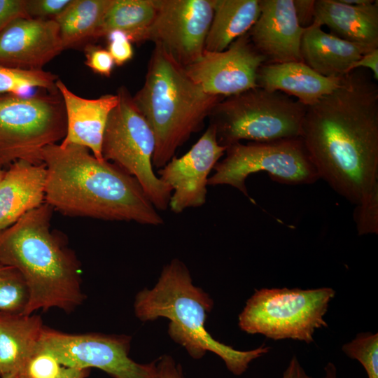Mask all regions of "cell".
<instances>
[{"label": "cell", "mask_w": 378, "mask_h": 378, "mask_svg": "<svg viewBox=\"0 0 378 378\" xmlns=\"http://www.w3.org/2000/svg\"><path fill=\"white\" fill-rule=\"evenodd\" d=\"M90 372V369H80L62 366L58 378H86Z\"/></svg>", "instance_id": "cell-39"}, {"label": "cell", "mask_w": 378, "mask_h": 378, "mask_svg": "<svg viewBox=\"0 0 378 378\" xmlns=\"http://www.w3.org/2000/svg\"><path fill=\"white\" fill-rule=\"evenodd\" d=\"M66 132L64 104L58 90L0 95V167L18 160L43 164L42 150L62 141Z\"/></svg>", "instance_id": "cell-7"}, {"label": "cell", "mask_w": 378, "mask_h": 378, "mask_svg": "<svg viewBox=\"0 0 378 378\" xmlns=\"http://www.w3.org/2000/svg\"><path fill=\"white\" fill-rule=\"evenodd\" d=\"M64 50L54 20L16 19L0 33V65L41 71Z\"/></svg>", "instance_id": "cell-15"}, {"label": "cell", "mask_w": 378, "mask_h": 378, "mask_svg": "<svg viewBox=\"0 0 378 378\" xmlns=\"http://www.w3.org/2000/svg\"><path fill=\"white\" fill-rule=\"evenodd\" d=\"M225 150L218 141L215 127L209 124L187 153L174 156L158 170V177L172 190L169 204L172 211L179 214L205 204L209 174Z\"/></svg>", "instance_id": "cell-14"}, {"label": "cell", "mask_w": 378, "mask_h": 378, "mask_svg": "<svg viewBox=\"0 0 378 378\" xmlns=\"http://www.w3.org/2000/svg\"><path fill=\"white\" fill-rule=\"evenodd\" d=\"M153 378H183L181 367L171 356H163L156 360Z\"/></svg>", "instance_id": "cell-35"}, {"label": "cell", "mask_w": 378, "mask_h": 378, "mask_svg": "<svg viewBox=\"0 0 378 378\" xmlns=\"http://www.w3.org/2000/svg\"><path fill=\"white\" fill-rule=\"evenodd\" d=\"M224 155L208 186H230L246 197V180L256 172H265L274 181L287 185L312 184L320 178L301 137L239 142L227 146Z\"/></svg>", "instance_id": "cell-10"}, {"label": "cell", "mask_w": 378, "mask_h": 378, "mask_svg": "<svg viewBox=\"0 0 378 378\" xmlns=\"http://www.w3.org/2000/svg\"><path fill=\"white\" fill-rule=\"evenodd\" d=\"M157 13L144 41L161 47L183 67L204 50L214 15L213 0H155Z\"/></svg>", "instance_id": "cell-12"}, {"label": "cell", "mask_w": 378, "mask_h": 378, "mask_svg": "<svg viewBox=\"0 0 378 378\" xmlns=\"http://www.w3.org/2000/svg\"><path fill=\"white\" fill-rule=\"evenodd\" d=\"M156 13L155 0H113L94 39L105 37L112 31H120L132 43L144 41Z\"/></svg>", "instance_id": "cell-25"}, {"label": "cell", "mask_w": 378, "mask_h": 378, "mask_svg": "<svg viewBox=\"0 0 378 378\" xmlns=\"http://www.w3.org/2000/svg\"><path fill=\"white\" fill-rule=\"evenodd\" d=\"M323 378H337V370L335 365L328 363L325 368V375Z\"/></svg>", "instance_id": "cell-40"}, {"label": "cell", "mask_w": 378, "mask_h": 378, "mask_svg": "<svg viewBox=\"0 0 378 378\" xmlns=\"http://www.w3.org/2000/svg\"><path fill=\"white\" fill-rule=\"evenodd\" d=\"M371 0H342V2L350 5H362L370 2Z\"/></svg>", "instance_id": "cell-41"}, {"label": "cell", "mask_w": 378, "mask_h": 378, "mask_svg": "<svg viewBox=\"0 0 378 378\" xmlns=\"http://www.w3.org/2000/svg\"><path fill=\"white\" fill-rule=\"evenodd\" d=\"M301 138L318 174L356 205L378 183V85L351 70L304 113Z\"/></svg>", "instance_id": "cell-1"}, {"label": "cell", "mask_w": 378, "mask_h": 378, "mask_svg": "<svg viewBox=\"0 0 378 378\" xmlns=\"http://www.w3.org/2000/svg\"><path fill=\"white\" fill-rule=\"evenodd\" d=\"M342 78L325 77L303 62H289L262 64L258 71L256 82L259 88L280 91L307 107L336 90Z\"/></svg>", "instance_id": "cell-19"}, {"label": "cell", "mask_w": 378, "mask_h": 378, "mask_svg": "<svg viewBox=\"0 0 378 378\" xmlns=\"http://www.w3.org/2000/svg\"><path fill=\"white\" fill-rule=\"evenodd\" d=\"M313 24L326 26L346 41L378 48V1L350 5L342 0H315Z\"/></svg>", "instance_id": "cell-20"}, {"label": "cell", "mask_w": 378, "mask_h": 378, "mask_svg": "<svg viewBox=\"0 0 378 378\" xmlns=\"http://www.w3.org/2000/svg\"><path fill=\"white\" fill-rule=\"evenodd\" d=\"M307 106L280 91L257 87L225 97L210 115L218 143L262 142L301 137Z\"/></svg>", "instance_id": "cell-6"}, {"label": "cell", "mask_w": 378, "mask_h": 378, "mask_svg": "<svg viewBox=\"0 0 378 378\" xmlns=\"http://www.w3.org/2000/svg\"><path fill=\"white\" fill-rule=\"evenodd\" d=\"M58 79L57 75L43 70L27 71L0 65V95L27 96L36 88L55 91Z\"/></svg>", "instance_id": "cell-26"}, {"label": "cell", "mask_w": 378, "mask_h": 378, "mask_svg": "<svg viewBox=\"0 0 378 378\" xmlns=\"http://www.w3.org/2000/svg\"><path fill=\"white\" fill-rule=\"evenodd\" d=\"M342 349L347 356L361 363L368 378H378L377 333H359L353 340L344 344Z\"/></svg>", "instance_id": "cell-28"}, {"label": "cell", "mask_w": 378, "mask_h": 378, "mask_svg": "<svg viewBox=\"0 0 378 378\" xmlns=\"http://www.w3.org/2000/svg\"><path fill=\"white\" fill-rule=\"evenodd\" d=\"M45 200L64 215L158 226L164 220L139 181L83 146L52 144L41 151Z\"/></svg>", "instance_id": "cell-2"}, {"label": "cell", "mask_w": 378, "mask_h": 378, "mask_svg": "<svg viewBox=\"0 0 378 378\" xmlns=\"http://www.w3.org/2000/svg\"><path fill=\"white\" fill-rule=\"evenodd\" d=\"M85 64L94 73L104 76H110L114 61L108 52L99 46L89 44L85 48Z\"/></svg>", "instance_id": "cell-33"}, {"label": "cell", "mask_w": 378, "mask_h": 378, "mask_svg": "<svg viewBox=\"0 0 378 378\" xmlns=\"http://www.w3.org/2000/svg\"><path fill=\"white\" fill-rule=\"evenodd\" d=\"M52 210L44 202L0 231V261L15 268L28 289L26 314L53 308L71 314L86 299L80 261L50 230Z\"/></svg>", "instance_id": "cell-3"}, {"label": "cell", "mask_w": 378, "mask_h": 378, "mask_svg": "<svg viewBox=\"0 0 378 378\" xmlns=\"http://www.w3.org/2000/svg\"><path fill=\"white\" fill-rule=\"evenodd\" d=\"M71 0H26V10L30 18L54 20Z\"/></svg>", "instance_id": "cell-31"}, {"label": "cell", "mask_w": 378, "mask_h": 378, "mask_svg": "<svg viewBox=\"0 0 378 378\" xmlns=\"http://www.w3.org/2000/svg\"><path fill=\"white\" fill-rule=\"evenodd\" d=\"M0 378H1V377H0Z\"/></svg>", "instance_id": "cell-44"}, {"label": "cell", "mask_w": 378, "mask_h": 378, "mask_svg": "<svg viewBox=\"0 0 378 378\" xmlns=\"http://www.w3.org/2000/svg\"><path fill=\"white\" fill-rule=\"evenodd\" d=\"M28 289L21 274L0 261V311L23 313Z\"/></svg>", "instance_id": "cell-27"}, {"label": "cell", "mask_w": 378, "mask_h": 378, "mask_svg": "<svg viewBox=\"0 0 378 378\" xmlns=\"http://www.w3.org/2000/svg\"><path fill=\"white\" fill-rule=\"evenodd\" d=\"M5 172H6V170L4 169L3 168L0 167V183H1V181L5 174Z\"/></svg>", "instance_id": "cell-43"}, {"label": "cell", "mask_w": 378, "mask_h": 378, "mask_svg": "<svg viewBox=\"0 0 378 378\" xmlns=\"http://www.w3.org/2000/svg\"><path fill=\"white\" fill-rule=\"evenodd\" d=\"M130 342L125 335L68 333L44 326L36 353L52 354L64 367L95 368L113 378H153L156 360L141 364L132 360Z\"/></svg>", "instance_id": "cell-11"}, {"label": "cell", "mask_w": 378, "mask_h": 378, "mask_svg": "<svg viewBox=\"0 0 378 378\" xmlns=\"http://www.w3.org/2000/svg\"><path fill=\"white\" fill-rule=\"evenodd\" d=\"M296 15L303 28L311 26L314 18L315 0H293Z\"/></svg>", "instance_id": "cell-36"}, {"label": "cell", "mask_w": 378, "mask_h": 378, "mask_svg": "<svg viewBox=\"0 0 378 378\" xmlns=\"http://www.w3.org/2000/svg\"><path fill=\"white\" fill-rule=\"evenodd\" d=\"M365 69L370 71L372 76L375 81L378 80V48L373 49L363 55L351 66V70L356 69Z\"/></svg>", "instance_id": "cell-37"}, {"label": "cell", "mask_w": 378, "mask_h": 378, "mask_svg": "<svg viewBox=\"0 0 378 378\" xmlns=\"http://www.w3.org/2000/svg\"><path fill=\"white\" fill-rule=\"evenodd\" d=\"M56 86L62 97L66 117V132L60 145L85 147L97 159L103 160L104 133L108 115L118 104L117 94L85 99L71 92L60 79Z\"/></svg>", "instance_id": "cell-17"}, {"label": "cell", "mask_w": 378, "mask_h": 378, "mask_svg": "<svg viewBox=\"0 0 378 378\" xmlns=\"http://www.w3.org/2000/svg\"><path fill=\"white\" fill-rule=\"evenodd\" d=\"M282 378H312L307 374L296 357H293Z\"/></svg>", "instance_id": "cell-38"}, {"label": "cell", "mask_w": 378, "mask_h": 378, "mask_svg": "<svg viewBox=\"0 0 378 378\" xmlns=\"http://www.w3.org/2000/svg\"><path fill=\"white\" fill-rule=\"evenodd\" d=\"M155 136L153 166L162 168L177 149L200 130L224 98L205 92L183 66L155 45L144 85L132 97Z\"/></svg>", "instance_id": "cell-4"}, {"label": "cell", "mask_w": 378, "mask_h": 378, "mask_svg": "<svg viewBox=\"0 0 378 378\" xmlns=\"http://www.w3.org/2000/svg\"><path fill=\"white\" fill-rule=\"evenodd\" d=\"M1 378H27V377H25V375L22 374H9V375L3 377Z\"/></svg>", "instance_id": "cell-42"}, {"label": "cell", "mask_w": 378, "mask_h": 378, "mask_svg": "<svg viewBox=\"0 0 378 378\" xmlns=\"http://www.w3.org/2000/svg\"><path fill=\"white\" fill-rule=\"evenodd\" d=\"M36 314L0 311V377L24 374L44 327Z\"/></svg>", "instance_id": "cell-22"}, {"label": "cell", "mask_w": 378, "mask_h": 378, "mask_svg": "<svg viewBox=\"0 0 378 378\" xmlns=\"http://www.w3.org/2000/svg\"><path fill=\"white\" fill-rule=\"evenodd\" d=\"M213 3L204 50L220 52L253 26L260 12V0H213Z\"/></svg>", "instance_id": "cell-23"}, {"label": "cell", "mask_w": 378, "mask_h": 378, "mask_svg": "<svg viewBox=\"0 0 378 378\" xmlns=\"http://www.w3.org/2000/svg\"><path fill=\"white\" fill-rule=\"evenodd\" d=\"M260 8L248 34L265 64L302 62L300 45L304 28L299 24L293 0H260Z\"/></svg>", "instance_id": "cell-16"}, {"label": "cell", "mask_w": 378, "mask_h": 378, "mask_svg": "<svg viewBox=\"0 0 378 378\" xmlns=\"http://www.w3.org/2000/svg\"><path fill=\"white\" fill-rule=\"evenodd\" d=\"M113 0H71L54 20L64 50L76 48L95 35Z\"/></svg>", "instance_id": "cell-24"}, {"label": "cell", "mask_w": 378, "mask_h": 378, "mask_svg": "<svg viewBox=\"0 0 378 378\" xmlns=\"http://www.w3.org/2000/svg\"><path fill=\"white\" fill-rule=\"evenodd\" d=\"M62 365L50 354L36 353L28 363L24 375L27 378H58Z\"/></svg>", "instance_id": "cell-30"}, {"label": "cell", "mask_w": 378, "mask_h": 378, "mask_svg": "<svg viewBox=\"0 0 378 378\" xmlns=\"http://www.w3.org/2000/svg\"><path fill=\"white\" fill-rule=\"evenodd\" d=\"M265 59L253 46L248 31L220 52L204 50L184 67L188 76L205 92L222 98L258 87L256 79Z\"/></svg>", "instance_id": "cell-13"}, {"label": "cell", "mask_w": 378, "mask_h": 378, "mask_svg": "<svg viewBox=\"0 0 378 378\" xmlns=\"http://www.w3.org/2000/svg\"><path fill=\"white\" fill-rule=\"evenodd\" d=\"M354 219L358 235L378 233V183L354 212Z\"/></svg>", "instance_id": "cell-29"}, {"label": "cell", "mask_w": 378, "mask_h": 378, "mask_svg": "<svg viewBox=\"0 0 378 378\" xmlns=\"http://www.w3.org/2000/svg\"><path fill=\"white\" fill-rule=\"evenodd\" d=\"M117 95L118 104L108 115L104 133L102 158L134 176L157 210L164 211L172 190L153 168V130L125 87H120Z\"/></svg>", "instance_id": "cell-9"}, {"label": "cell", "mask_w": 378, "mask_h": 378, "mask_svg": "<svg viewBox=\"0 0 378 378\" xmlns=\"http://www.w3.org/2000/svg\"><path fill=\"white\" fill-rule=\"evenodd\" d=\"M46 168L18 160L8 166L0 183V231L44 203Z\"/></svg>", "instance_id": "cell-18"}, {"label": "cell", "mask_w": 378, "mask_h": 378, "mask_svg": "<svg viewBox=\"0 0 378 378\" xmlns=\"http://www.w3.org/2000/svg\"><path fill=\"white\" fill-rule=\"evenodd\" d=\"M335 295L329 287L256 290L239 315L238 324L248 334L309 344L316 330L328 326L324 316Z\"/></svg>", "instance_id": "cell-8"}, {"label": "cell", "mask_w": 378, "mask_h": 378, "mask_svg": "<svg viewBox=\"0 0 378 378\" xmlns=\"http://www.w3.org/2000/svg\"><path fill=\"white\" fill-rule=\"evenodd\" d=\"M21 18H30L26 10V0H0V33Z\"/></svg>", "instance_id": "cell-34"}, {"label": "cell", "mask_w": 378, "mask_h": 378, "mask_svg": "<svg viewBox=\"0 0 378 378\" xmlns=\"http://www.w3.org/2000/svg\"><path fill=\"white\" fill-rule=\"evenodd\" d=\"M105 37L108 41L106 49L111 54L115 64L123 65L132 58L134 50L132 42L126 34L120 31H112Z\"/></svg>", "instance_id": "cell-32"}, {"label": "cell", "mask_w": 378, "mask_h": 378, "mask_svg": "<svg viewBox=\"0 0 378 378\" xmlns=\"http://www.w3.org/2000/svg\"><path fill=\"white\" fill-rule=\"evenodd\" d=\"M212 307L211 298L192 284L188 269L178 259L164 266L156 285L139 292L134 303L135 315L141 321L169 319V335L193 358L211 351L223 360L230 372L241 375L252 360L268 353L270 348L262 345L239 351L214 339L205 328Z\"/></svg>", "instance_id": "cell-5"}, {"label": "cell", "mask_w": 378, "mask_h": 378, "mask_svg": "<svg viewBox=\"0 0 378 378\" xmlns=\"http://www.w3.org/2000/svg\"><path fill=\"white\" fill-rule=\"evenodd\" d=\"M371 49L342 39L312 24L304 29L300 54L302 62L325 77H342Z\"/></svg>", "instance_id": "cell-21"}]
</instances>
